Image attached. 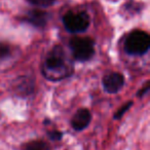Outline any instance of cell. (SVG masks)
Masks as SVG:
<instances>
[{
    "mask_svg": "<svg viewBox=\"0 0 150 150\" xmlns=\"http://www.w3.org/2000/svg\"><path fill=\"white\" fill-rule=\"evenodd\" d=\"M131 106H132V102H129V103H127V105H125V106H123L122 108L120 109V110H118V111H117V113H116V114H115L114 118H118V117L122 116V114H123V113H125V111H127V109H129Z\"/></svg>",
    "mask_w": 150,
    "mask_h": 150,
    "instance_id": "obj_11",
    "label": "cell"
},
{
    "mask_svg": "<svg viewBox=\"0 0 150 150\" xmlns=\"http://www.w3.org/2000/svg\"><path fill=\"white\" fill-rule=\"evenodd\" d=\"M92 115L88 109H79L72 118V127L76 131L84 129L91 122Z\"/></svg>",
    "mask_w": 150,
    "mask_h": 150,
    "instance_id": "obj_6",
    "label": "cell"
},
{
    "mask_svg": "<svg viewBox=\"0 0 150 150\" xmlns=\"http://www.w3.org/2000/svg\"><path fill=\"white\" fill-rule=\"evenodd\" d=\"M50 138H54V139L59 140L61 138V133L59 132H54V133H50Z\"/></svg>",
    "mask_w": 150,
    "mask_h": 150,
    "instance_id": "obj_12",
    "label": "cell"
},
{
    "mask_svg": "<svg viewBox=\"0 0 150 150\" xmlns=\"http://www.w3.org/2000/svg\"><path fill=\"white\" fill-rule=\"evenodd\" d=\"M30 3H32L33 5L40 7H47L50 6L52 4H54L56 0H28Z\"/></svg>",
    "mask_w": 150,
    "mask_h": 150,
    "instance_id": "obj_10",
    "label": "cell"
},
{
    "mask_svg": "<svg viewBox=\"0 0 150 150\" xmlns=\"http://www.w3.org/2000/svg\"><path fill=\"white\" fill-rule=\"evenodd\" d=\"M150 47V37L146 32L135 30L129 34L125 42V50L129 54L142 56Z\"/></svg>",
    "mask_w": 150,
    "mask_h": 150,
    "instance_id": "obj_2",
    "label": "cell"
},
{
    "mask_svg": "<svg viewBox=\"0 0 150 150\" xmlns=\"http://www.w3.org/2000/svg\"><path fill=\"white\" fill-rule=\"evenodd\" d=\"M24 150H46V144L42 141H32L25 146Z\"/></svg>",
    "mask_w": 150,
    "mask_h": 150,
    "instance_id": "obj_8",
    "label": "cell"
},
{
    "mask_svg": "<svg viewBox=\"0 0 150 150\" xmlns=\"http://www.w3.org/2000/svg\"><path fill=\"white\" fill-rule=\"evenodd\" d=\"M72 54L78 61H88L94 56V41L88 37H74L70 41Z\"/></svg>",
    "mask_w": 150,
    "mask_h": 150,
    "instance_id": "obj_4",
    "label": "cell"
},
{
    "mask_svg": "<svg viewBox=\"0 0 150 150\" xmlns=\"http://www.w3.org/2000/svg\"><path fill=\"white\" fill-rule=\"evenodd\" d=\"M123 84H125V78H123L122 74L117 72H112L106 75L103 79L104 88L106 90V92L110 93V94H115V93L119 92Z\"/></svg>",
    "mask_w": 150,
    "mask_h": 150,
    "instance_id": "obj_5",
    "label": "cell"
},
{
    "mask_svg": "<svg viewBox=\"0 0 150 150\" xmlns=\"http://www.w3.org/2000/svg\"><path fill=\"white\" fill-rule=\"evenodd\" d=\"M73 72L72 61L62 46H54L45 57L42 65V74L52 81H58L70 76Z\"/></svg>",
    "mask_w": 150,
    "mask_h": 150,
    "instance_id": "obj_1",
    "label": "cell"
},
{
    "mask_svg": "<svg viewBox=\"0 0 150 150\" xmlns=\"http://www.w3.org/2000/svg\"><path fill=\"white\" fill-rule=\"evenodd\" d=\"M64 26L71 33H81L90 26V17L84 11H68L63 18Z\"/></svg>",
    "mask_w": 150,
    "mask_h": 150,
    "instance_id": "obj_3",
    "label": "cell"
},
{
    "mask_svg": "<svg viewBox=\"0 0 150 150\" xmlns=\"http://www.w3.org/2000/svg\"><path fill=\"white\" fill-rule=\"evenodd\" d=\"M48 19V15L41 11H31L27 16V21L36 27H43Z\"/></svg>",
    "mask_w": 150,
    "mask_h": 150,
    "instance_id": "obj_7",
    "label": "cell"
},
{
    "mask_svg": "<svg viewBox=\"0 0 150 150\" xmlns=\"http://www.w3.org/2000/svg\"><path fill=\"white\" fill-rule=\"evenodd\" d=\"M11 54V46L5 42H0V60H4Z\"/></svg>",
    "mask_w": 150,
    "mask_h": 150,
    "instance_id": "obj_9",
    "label": "cell"
}]
</instances>
